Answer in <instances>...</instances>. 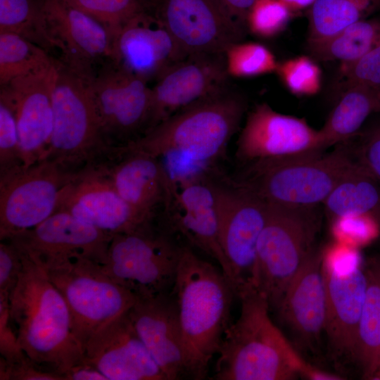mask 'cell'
Masks as SVG:
<instances>
[{
    "mask_svg": "<svg viewBox=\"0 0 380 380\" xmlns=\"http://www.w3.org/2000/svg\"><path fill=\"white\" fill-rule=\"evenodd\" d=\"M246 109L227 87L174 113L125 148L157 158L174 182L217 170Z\"/></svg>",
    "mask_w": 380,
    "mask_h": 380,
    "instance_id": "1",
    "label": "cell"
},
{
    "mask_svg": "<svg viewBox=\"0 0 380 380\" xmlns=\"http://www.w3.org/2000/svg\"><path fill=\"white\" fill-rule=\"evenodd\" d=\"M20 252L23 269L9 297L11 323L27 356L42 369L62 376L83 362V348L63 296L44 268Z\"/></svg>",
    "mask_w": 380,
    "mask_h": 380,
    "instance_id": "2",
    "label": "cell"
},
{
    "mask_svg": "<svg viewBox=\"0 0 380 380\" xmlns=\"http://www.w3.org/2000/svg\"><path fill=\"white\" fill-rule=\"evenodd\" d=\"M172 293L190 379H203L230 325L231 307L236 295L222 270L199 258L187 245L181 246Z\"/></svg>",
    "mask_w": 380,
    "mask_h": 380,
    "instance_id": "3",
    "label": "cell"
},
{
    "mask_svg": "<svg viewBox=\"0 0 380 380\" xmlns=\"http://www.w3.org/2000/svg\"><path fill=\"white\" fill-rule=\"evenodd\" d=\"M241 312L224 332L213 379L292 380L310 367L272 321L266 298L253 291L239 298Z\"/></svg>",
    "mask_w": 380,
    "mask_h": 380,
    "instance_id": "4",
    "label": "cell"
},
{
    "mask_svg": "<svg viewBox=\"0 0 380 380\" xmlns=\"http://www.w3.org/2000/svg\"><path fill=\"white\" fill-rule=\"evenodd\" d=\"M53 129L44 160L75 175L102 164L117 150L104 143L91 88L94 70L54 58Z\"/></svg>",
    "mask_w": 380,
    "mask_h": 380,
    "instance_id": "5",
    "label": "cell"
},
{
    "mask_svg": "<svg viewBox=\"0 0 380 380\" xmlns=\"http://www.w3.org/2000/svg\"><path fill=\"white\" fill-rule=\"evenodd\" d=\"M233 179L270 204L315 207L323 204L336 186L359 168L347 142L324 153L244 165Z\"/></svg>",
    "mask_w": 380,
    "mask_h": 380,
    "instance_id": "6",
    "label": "cell"
},
{
    "mask_svg": "<svg viewBox=\"0 0 380 380\" xmlns=\"http://www.w3.org/2000/svg\"><path fill=\"white\" fill-rule=\"evenodd\" d=\"M267 204L257 246L258 289L274 310L292 278L318 248L321 223L317 206Z\"/></svg>",
    "mask_w": 380,
    "mask_h": 380,
    "instance_id": "7",
    "label": "cell"
},
{
    "mask_svg": "<svg viewBox=\"0 0 380 380\" xmlns=\"http://www.w3.org/2000/svg\"><path fill=\"white\" fill-rule=\"evenodd\" d=\"M37 262L66 302L73 332L83 350L95 333L129 311L137 300L105 272L102 264L89 258L75 256Z\"/></svg>",
    "mask_w": 380,
    "mask_h": 380,
    "instance_id": "8",
    "label": "cell"
},
{
    "mask_svg": "<svg viewBox=\"0 0 380 380\" xmlns=\"http://www.w3.org/2000/svg\"><path fill=\"white\" fill-rule=\"evenodd\" d=\"M220 241L229 264L239 298L258 289L257 246L267 204L253 191L221 172L211 176Z\"/></svg>",
    "mask_w": 380,
    "mask_h": 380,
    "instance_id": "9",
    "label": "cell"
},
{
    "mask_svg": "<svg viewBox=\"0 0 380 380\" xmlns=\"http://www.w3.org/2000/svg\"><path fill=\"white\" fill-rule=\"evenodd\" d=\"M181 246L153 226L115 235L108 247L105 272L137 298L172 292Z\"/></svg>",
    "mask_w": 380,
    "mask_h": 380,
    "instance_id": "10",
    "label": "cell"
},
{
    "mask_svg": "<svg viewBox=\"0 0 380 380\" xmlns=\"http://www.w3.org/2000/svg\"><path fill=\"white\" fill-rule=\"evenodd\" d=\"M147 81L106 61L94 71L91 88L105 144L116 150L143 137L148 129L152 89Z\"/></svg>",
    "mask_w": 380,
    "mask_h": 380,
    "instance_id": "11",
    "label": "cell"
},
{
    "mask_svg": "<svg viewBox=\"0 0 380 380\" xmlns=\"http://www.w3.org/2000/svg\"><path fill=\"white\" fill-rule=\"evenodd\" d=\"M75 175L48 160L1 175L0 240L30 229L56 213Z\"/></svg>",
    "mask_w": 380,
    "mask_h": 380,
    "instance_id": "12",
    "label": "cell"
},
{
    "mask_svg": "<svg viewBox=\"0 0 380 380\" xmlns=\"http://www.w3.org/2000/svg\"><path fill=\"white\" fill-rule=\"evenodd\" d=\"M319 130L303 118L275 111L266 103L248 114L235 156L243 165L261 160H293L324 152Z\"/></svg>",
    "mask_w": 380,
    "mask_h": 380,
    "instance_id": "13",
    "label": "cell"
},
{
    "mask_svg": "<svg viewBox=\"0 0 380 380\" xmlns=\"http://www.w3.org/2000/svg\"><path fill=\"white\" fill-rule=\"evenodd\" d=\"M154 15L185 56L224 54L246 32L220 0H158Z\"/></svg>",
    "mask_w": 380,
    "mask_h": 380,
    "instance_id": "14",
    "label": "cell"
},
{
    "mask_svg": "<svg viewBox=\"0 0 380 380\" xmlns=\"http://www.w3.org/2000/svg\"><path fill=\"white\" fill-rule=\"evenodd\" d=\"M211 176L206 175L175 184L171 203L165 209V223L158 228L171 236L172 234L182 236L187 246L214 259L232 286L231 268L220 241Z\"/></svg>",
    "mask_w": 380,
    "mask_h": 380,
    "instance_id": "15",
    "label": "cell"
},
{
    "mask_svg": "<svg viewBox=\"0 0 380 380\" xmlns=\"http://www.w3.org/2000/svg\"><path fill=\"white\" fill-rule=\"evenodd\" d=\"M113 236L153 225L120 196L104 168L87 167L65 186L58 207Z\"/></svg>",
    "mask_w": 380,
    "mask_h": 380,
    "instance_id": "16",
    "label": "cell"
},
{
    "mask_svg": "<svg viewBox=\"0 0 380 380\" xmlns=\"http://www.w3.org/2000/svg\"><path fill=\"white\" fill-rule=\"evenodd\" d=\"M52 65L18 77L1 86L0 97L6 100L15 115L23 167L44 159L53 129Z\"/></svg>",
    "mask_w": 380,
    "mask_h": 380,
    "instance_id": "17",
    "label": "cell"
},
{
    "mask_svg": "<svg viewBox=\"0 0 380 380\" xmlns=\"http://www.w3.org/2000/svg\"><path fill=\"white\" fill-rule=\"evenodd\" d=\"M50 50L59 59L86 70L110 60L113 39L97 20L65 0H37Z\"/></svg>",
    "mask_w": 380,
    "mask_h": 380,
    "instance_id": "18",
    "label": "cell"
},
{
    "mask_svg": "<svg viewBox=\"0 0 380 380\" xmlns=\"http://www.w3.org/2000/svg\"><path fill=\"white\" fill-rule=\"evenodd\" d=\"M228 76L224 53L191 54L169 67L151 88L148 132L181 109L225 88Z\"/></svg>",
    "mask_w": 380,
    "mask_h": 380,
    "instance_id": "19",
    "label": "cell"
},
{
    "mask_svg": "<svg viewBox=\"0 0 380 380\" xmlns=\"http://www.w3.org/2000/svg\"><path fill=\"white\" fill-rule=\"evenodd\" d=\"M113 236L67 211L58 210L7 240L40 263L83 256L104 264Z\"/></svg>",
    "mask_w": 380,
    "mask_h": 380,
    "instance_id": "20",
    "label": "cell"
},
{
    "mask_svg": "<svg viewBox=\"0 0 380 380\" xmlns=\"http://www.w3.org/2000/svg\"><path fill=\"white\" fill-rule=\"evenodd\" d=\"M323 260L324 252L318 247L292 278L274 310L296 349L314 350L324 334L327 291Z\"/></svg>",
    "mask_w": 380,
    "mask_h": 380,
    "instance_id": "21",
    "label": "cell"
},
{
    "mask_svg": "<svg viewBox=\"0 0 380 380\" xmlns=\"http://www.w3.org/2000/svg\"><path fill=\"white\" fill-rule=\"evenodd\" d=\"M83 362L95 367L108 380H167L134 328L129 311L89 338Z\"/></svg>",
    "mask_w": 380,
    "mask_h": 380,
    "instance_id": "22",
    "label": "cell"
},
{
    "mask_svg": "<svg viewBox=\"0 0 380 380\" xmlns=\"http://www.w3.org/2000/svg\"><path fill=\"white\" fill-rule=\"evenodd\" d=\"M323 272L327 291L324 334L330 355L336 362H355L367 288L365 270L353 264L347 270H339L324 253Z\"/></svg>",
    "mask_w": 380,
    "mask_h": 380,
    "instance_id": "23",
    "label": "cell"
},
{
    "mask_svg": "<svg viewBox=\"0 0 380 380\" xmlns=\"http://www.w3.org/2000/svg\"><path fill=\"white\" fill-rule=\"evenodd\" d=\"M184 57L162 22L144 11L128 21L115 36L110 60L148 82L156 80Z\"/></svg>",
    "mask_w": 380,
    "mask_h": 380,
    "instance_id": "24",
    "label": "cell"
},
{
    "mask_svg": "<svg viewBox=\"0 0 380 380\" xmlns=\"http://www.w3.org/2000/svg\"><path fill=\"white\" fill-rule=\"evenodd\" d=\"M129 315L166 379H190L177 307L172 293L137 298L129 310Z\"/></svg>",
    "mask_w": 380,
    "mask_h": 380,
    "instance_id": "25",
    "label": "cell"
},
{
    "mask_svg": "<svg viewBox=\"0 0 380 380\" xmlns=\"http://www.w3.org/2000/svg\"><path fill=\"white\" fill-rule=\"evenodd\" d=\"M99 165L120 196L146 221L153 223L158 206H169L172 190L157 158L122 147Z\"/></svg>",
    "mask_w": 380,
    "mask_h": 380,
    "instance_id": "26",
    "label": "cell"
},
{
    "mask_svg": "<svg viewBox=\"0 0 380 380\" xmlns=\"http://www.w3.org/2000/svg\"><path fill=\"white\" fill-rule=\"evenodd\" d=\"M380 112V90L351 85L341 89L336 103L319 129L324 150L355 137L369 115Z\"/></svg>",
    "mask_w": 380,
    "mask_h": 380,
    "instance_id": "27",
    "label": "cell"
},
{
    "mask_svg": "<svg viewBox=\"0 0 380 380\" xmlns=\"http://www.w3.org/2000/svg\"><path fill=\"white\" fill-rule=\"evenodd\" d=\"M367 288L359 325L355 362L365 379L380 369V253L364 267Z\"/></svg>",
    "mask_w": 380,
    "mask_h": 380,
    "instance_id": "28",
    "label": "cell"
},
{
    "mask_svg": "<svg viewBox=\"0 0 380 380\" xmlns=\"http://www.w3.org/2000/svg\"><path fill=\"white\" fill-rule=\"evenodd\" d=\"M322 205L334 222L364 215L380 222V184L359 167L336 186Z\"/></svg>",
    "mask_w": 380,
    "mask_h": 380,
    "instance_id": "29",
    "label": "cell"
},
{
    "mask_svg": "<svg viewBox=\"0 0 380 380\" xmlns=\"http://www.w3.org/2000/svg\"><path fill=\"white\" fill-rule=\"evenodd\" d=\"M380 44V20L363 19L327 39L308 42L313 59L353 63Z\"/></svg>",
    "mask_w": 380,
    "mask_h": 380,
    "instance_id": "30",
    "label": "cell"
},
{
    "mask_svg": "<svg viewBox=\"0 0 380 380\" xmlns=\"http://www.w3.org/2000/svg\"><path fill=\"white\" fill-rule=\"evenodd\" d=\"M379 8L380 0H316L308 10V42L330 37Z\"/></svg>",
    "mask_w": 380,
    "mask_h": 380,
    "instance_id": "31",
    "label": "cell"
},
{
    "mask_svg": "<svg viewBox=\"0 0 380 380\" xmlns=\"http://www.w3.org/2000/svg\"><path fill=\"white\" fill-rule=\"evenodd\" d=\"M53 63V58L39 45L14 33H0V86Z\"/></svg>",
    "mask_w": 380,
    "mask_h": 380,
    "instance_id": "32",
    "label": "cell"
},
{
    "mask_svg": "<svg viewBox=\"0 0 380 380\" xmlns=\"http://www.w3.org/2000/svg\"><path fill=\"white\" fill-rule=\"evenodd\" d=\"M18 34L49 52L37 0H0V33Z\"/></svg>",
    "mask_w": 380,
    "mask_h": 380,
    "instance_id": "33",
    "label": "cell"
},
{
    "mask_svg": "<svg viewBox=\"0 0 380 380\" xmlns=\"http://www.w3.org/2000/svg\"><path fill=\"white\" fill-rule=\"evenodd\" d=\"M229 75L252 77L276 72L279 63L265 46L255 42H237L224 53Z\"/></svg>",
    "mask_w": 380,
    "mask_h": 380,
    "instance_id": "34",
    "label": "cell"
},
{
    "mask_svg": "<svg viewBox=\"0 0 380 380\" xmlns=\"http://www.w3.org/2000/svg\"><path fill=\"white\" fill-rule=\"evenodd\" d=\"M65 1L103 25L113 40L128 21L146 11L143 0Z\"/></svg>",
    "mask_w": 380,
    "mask_h": 380,
    "instance_id": "35",
    "label": "cell"
},
{
    "mask_svg": "<svg viewBox=\"0 0 380 380\" xmlns=\"http://www.w3.org/2000/svg\"><path fill=\"white\" fill-rule=\"evenodd\" d=\"M276 72L285 87L296 96H312L321 89L322 71L310 57L288 59L279 63Z\"/></svg>",
    "mask_w": 380,
    "mask_h": 380,
    "instance_id": "36",
    "label": "cell"
},
{
    "mask_svg": "<svg viewBox=\"0 0 380 380\" xmlns=\"http://www.w3.org/2000/svg\"><path fill=\"white\" fill-rule=\"evenodd\" d=\"M293 15L281 0H255L248 15V30L260 37H273L286 29Z\"/></svg>",
    "mask_w": 380,
    "mask_h": 380,
    "instance_id": "37",
    "label": "cell"
},
{
    "mask_svg": "<svg viewBox=\"0 0 380 380\" xmlns=\"http://www.w3.org/2000/svg\"><path fill=\"white\" fill-rule=\"evenodd\" d=\"M23 167L15 115L0 97V176Z\"/></svg>",
    "mask_w": 380,
    "mask_h": 380,
    "instance_id": "38",
    "label": "cell"
},
{
    "mask_svg": "<svg viewBox=\"0 0 380 380\" xmlns=\"http://www.w3.org/2000/svg\"><path fill=\"white\" fill-rule=\"evenodd\" d=\"M346 142L358 165L380 184V122Z\"/></svg>",
    "mask_w": 380,
    "mask_h": 380,
    "instance_id": "39",
    "label": "cell"
},
{
    "mask_svg": "<svg viewBox=\"0 0 380 380\" xmlns=\"http://www.w3.org/2000/svg\"><path fill=\"white\" fill-rule=\"evenodd\" d=\"M342 88L361 85L380 90V44L356 61L341 65Z\"/></svg>",
    "mask_w": 380,
    "mask_h": 380,
    "instance_id": "40",
    "label": "cell"
},
{
    "mask_svg": "<svg viewBox=\"0 0 380 380\" xmlns=\"http://www.w3.org/2000/svg\"><path fill=\"white\" fill-rule=\"evenodd\" d=\"M23 269L22 255L10 241L0 243V295L10 297Z\"/></svg>",
    "mask_w": 380,
    "mask_h": 380,
    "instance_id": "41",
    "label": "cell"
},
{
    "mask_svg": "<svg viewBox=\"0 0 380 380\" xmlns=\"http://www.w3.org/2000/svg\"><path fill=\"white\" fill-rule=\"evenodd\" d=\"M0 353L7 363L27 357L21 348L9 317V297L0 296Z\"/></svg>",
    "mask_w": 380,
    "mask_h": 380,
    "instance_id": "42",
    "label": "cell"
},
{
    "mask_svg": "<svg viewBox=\"0 0 380 380\" xmlns=\"http://www.w3.org/2000/svg\"><path fill=\"white\" fill-rule=\"evenodd\" d=\"M0 380H63L59 374L44 370L28 357L25 360L8 364L0 358Z\"/></svg>",
    "mask_w": 380,
    "mask_h": 380,
    "instance_id": "43",
    "label": "cell"
},
{
    "mask_svg": "<svg viewBox=\"0 0 380 380\" xmlns=\"http://www.w3.org/2000/svg\"><path fill=\"white\" fill-rule=\"evenodd\" d=\"M62 376L63 380H108L95 367L84 362L72 366Z\"/></svg>",
    "mask_w": 380,
    "mask_h": 380,
    "instance_id": "44",
    "label": "cell"
},
{
    "mask_svg": "<svg viewBox=\"0 0 380 380\" xmlns=\"http://www.w3.org/2000/svg\"><path fill=\"white\" fill-rule=\"evenodd\" d=\"M232 18L245 30H248L247 18L255 0H220Z\"/></svg>",
    "mask_w": 380,
    "mask_h": 380,
    "instance_id": "45",
    "label": "cell"
},
{
    "mask_svg": "<svg viewBox=\"0 0 380 380\" xmlns=\"http://www.w3.org/2000/svg\"><path fill=\"white\" fill-rule=\"evenodd\" d=\"M294 14L308 10L316 0H281Z\"/></svg>",
    "mask_w": 380,
    "mask_h": 380,
    "instance_id": "46",
    "label": "cell"
},
{
    "mask_svg": "<svg viewBox=\"0 0 380 380\" xmlns=\"http://www.w3.org/2000/svg\"><path fill=\"white\" fill-rule=\"evenodd\" d=\"M373 379L380 380V369L374 375Z\"/></svg>",
    "mask_w": 380,
    "mask_h": 380,
    "instance_id": "47",
    "label": "cell"
}]
</instances>
